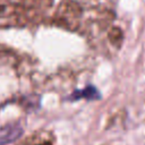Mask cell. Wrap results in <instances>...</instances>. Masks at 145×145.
I'll list each match as a JSON object with an SVG mask.
<instances>
[{
  "label": "cell",
  "mask_w": 145,
  "mask_h": 145,
  "mask_svg": "<svg viewBox=\"0 0 145 145\" xmlns=\"http://www.w3.org/2000/svg\"><path fill=\"white\" fill-rule=\"evenodd\" d=\"M23 134V128L18 123H9L0 128V145H8L18 139Z\"/></svg>",
  "instance_id": "cell-2"
},
{
  "label": "cell",
  "mask_w": 145,
  "mask_h": 145,
  "mask_svg": "<svg viewBox=\"0 0 145 145\" xmlns=\"http://www.w3.org/2000/svg\"><path fill=\"white\" fill-rule=\"evenodd\" d=\"M23 145H54V138L49 133H39L27 138Z\"/></svg>",
  "instance_id": "cell-3"
},
{
  "label": "cell",
  "mask_w": 145,
  "mask_h": 145,
  "mask_svg": "<svg viewBox=\"0 0 145 145\" xmlns=\"http://www.w3.org/2000/svg\"><path fill=\"white\" fill-rule=\"evenodd\" d=\"M53 22L97 43L114 25L116 12L109 0H61Z\"/></svg>",
  "instance_id": "cell-1"
}]
</instances>
